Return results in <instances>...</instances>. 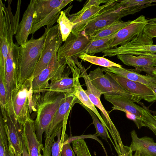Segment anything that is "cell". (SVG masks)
I'll return each instance as SVG.
<instances>
[{"label":"cell","mask_w":156,"mask_h":156,"mask_svg":"<svg viewBox=\"0 0 156 156\" xmlns=\"http://www.w3.org/2000/svg\"><path fill=\"white\" fill-rule=\"evenodd\" d=\"M144 27L143 32L148 38L153 39L156 37V18L150 19Z\"/></svg>","instance_id":"cell-35"},{"label":"cell","mask_w":156,"mask_h":156,"mask_svg":"<svg viewBox=\"0 0 156 156\" xmlns=\"http://www.w3.org/2000/svg\"><path fill=\"white\" fill-rule=\"evenodd\" d=\"M115 0L87 1L83 8L76 13L69 14L71 6L65 11L66 15L74 25L71 33L77 34L84 31L87 24L99 14L104 8Z\"/></svg>","instance_id":"cell-5"},{"label":"cell","mask_w":156,"mask_h":156,"mask_svg":"<svg viewBox=\"0 0 156 156\" xmlns=\"http://www.w3.org/2000/svg\"><path fill=\"white\" fill-rule=\"evenodd\" d=\"M23 138L29 156H42L41 144L37 138L34 127V121L27 120L23 126Z\"/></svg>","instance_id":"cell-19"},{"label":"cell","mask_w":156,"mask_h":156,"mask_svg":"<svg viewBox=\"0 0 156 156\" xmlns=\"http://www.w3.org/2000/svg\"><path fill=\"white\" fill-rule=\"evenodd\" d=\"M149 75L156 78V70L153 71Z\"/></svg>","instance_id":"cell-46"},{"label":"cell","mask_w":156,"mask_h":156,"mask_svg":"<svg viewBox=\"0 0 156 156\" xmlns=\"http://www.w3.org/2000/svg\"><path fill=\"white\" fill-rule=\"evenodd\" d=\"M104 98L113 105L112 110H119L125 113L127 112L135 115L140 120L143 121L144 117L143 107L135 104L129 99L120 96H104Z\"/></svg>","instance_id":"cell-20"},{"label":"cell","mask_w":156,"mask_h":156,"mask_svg":"<svg viewBox=\"0 0 156 156\" xmlns=\"http://www.w3.org/2000/svg\"><path fill=\"white\" fill-rule=\"evenodd\" d=\"M103 70L111 72L117 75L126 78L131 81L148 85L152 82H156V78L150 75L141 74L133 69H128L113 66L103 68Z\"/></svg>","instance_id":"cell-23"},{"label":"cell","mask_w":156,"mask_h":156,"mask_svg":"<svg viewBox=\"0 0 156 156\" xmlns=\"http://www.w3.org/2000/svg\"><path fill=\"white\" fill-rule=\"evenodd\" d=\"M61 128V126L58 127L50 137L46 138L44 146L43 145L41 147V151L43 152L42 156H51L52 144L55 140L54 138L57 136L59 130Z\"/></svg>","instance_id":"cell-34"},{"label":"cell","mask_w":156,"mask_h":156,"mask_svg":"<svg viewBox=\"0 0 156 156\" xmlns=\"http://www.w3.org/2000/svg\"><path fill=\"white\" fill-rule=\"evenodd\" d=\"M5 151L2 143L0 140V156H6Z\"/></svg>","instance_id":"cell-43"},{"label":"cell","mask_w":156,"mask_h":156,"mask_svg":"<svg viewBox=\"0 0 156 156\" xmlns=\"http://www.w3.org/2000/svg\"><path fill=\"white\" fill-rule=\"evenodd\" d=\"M65 0H35L32 25L48 16L55 8L61 5Z\"/></svg>","instance_id":"cell-22"},{"label":"cell","mask_w":156,"mask_h":156,"mask_svg":"<svg viewBox=\"0 0 156 156\" xmlns=\"http://www.w3.org/2000/svg\"><path fill=\"white\" fill-rule=\"evenodd\" d=\"M76 103L82 104L74 92L66 93L65 96L62 99L51 122L44 131V138L50 137L61 124H63L61 136H64L70 112Z\"/></svg>","instance_id":"cell-10"},{"label":"cell","mask_w":156,"mask_h":156,"mask_svg":"<svg viewBox=\"0 0 156 156\" xmlns=\"http://www.w3.org/2000/svg\"><path fill=\"white\" fill-rule=\"evenodd\" d=\"M57 23L59 25L63 41H65L71 33L74 24L67 16L65 11H62Z\"/></svg>","instance_id":"cell-31"},{"label":"cell","mask_w":156,"mask_h":156,"mask_svg":"<svg viewBox=\"0 0 156 156\" xmlns=\"http://www.w3.org/2000/svg\"><path fill=\"white\" fill-rule=\"evenodd\" d=\"M80 72H78L73 73V75L76 76L75 82L74 94L81 102V105H84L91 110L98 116L103 125L106 127V125L103 118L99 114L95 106L91 102L87 95L80 84L79 78Z\"/></svg>","instance_id":"cell-26"},{"label":"cell","mask_w":156,"mask_h":156,"mask_svg":"<svg viewBox=\"0 0 156 156\" xmlns=\"http://www.w3.org/2000/svg\"><path fill=\"white\" fill-rule=\"evenodd\" d=\"M132 139L129 147L132 151H138L140 156H156V143L151 137L139 138L135 130L130 132Z\"/></svg>","instance_id":"cell-21"},{"label":"cell","mask_w":156,"mask_h":156,"mask_svg":"<svg viewBox=\"0 0 156 156\" xmlns=\"http://www.w3.org/2000/svg\"><path fill=\"white\" fill-rule=\"evenodd\" d=\"M7 34L9 50L5 68L6 104L9 100L12 91L16 85V72L19 48V45L17 43H13V34L12 31H7Z\"/></svg>","instance_id":"cell-9"},{"label":"cell","mask_w":156,"mask_h":156,"mask_svg":"<svg viewBox=\"0 0 156 156\" xmlns=\"http://www.w3.org/2000/svg\"><path fill=\"white\" fill-rule=\"evenodd\" d=\"M125 113L126 117L134 122L138 129H140L143 126H145L144 122L139 120L135 115L128 112Z\"/></svg>","instance_id":"cell-40"},{"label":"cell","mask_w":156,"mask_h":156,"mask_svg":"<svg viewBox=\"0 0 156 156\" xmlns=\"http://www.w3.org/2000/svg\"><path fill=\"white\" fill-rule=\"evenodd\" d=\"M63 42L59 26L57 24L47 33L40 57L32 75L34 78L47 68L52 58L57 54Z\"/></svg>","instance_id":"cell-7"},{"label":"cell","mask_w":156,"mask_h":156,"mask_svg":"<svg viewBox=\"0 0 156 156\" xmlns=\"http://www.w3.org/2000/svg\"><path fill=\"white\" fill-rule=\"evenodd\" d=\"M154 118L156 119V116H154Z\"/></svg>","instance_id":"cell-48"},{"label":"cell","mask_w":156,"mask_h":156,"mask_svg":"<svg viewBox=\"0 0 156 156\" xmlns=\"http://www.w3.org/2000/svg\"><path fill=\"white\" fill-rule=\"evenodd\" d=\"M114 35L102 39L91 40L80 53L84 52L93 56L96 53L103 52L108 49L109 41Z\"/></svg>","instance_id":"cell-28"},{"label":"cell","mask_w":156,"mask_h":156,"mask_svg":"<svg viewBox=\"0 0 156 156\" xmlns=\"http://www.w3.org/2000/svg\"><path fill=\"white\" fill-rule=\"evenodd\" d=\"M88 75L93 85L104 96H122L138 103L141 100L125 90L100 67L90 71Z\"/></svg>","instance_id":"cell-6"},{"label":"cell","mask_w":156,"mask_h":156,"mask_svg":"<svg viewBox=\"0 0 156 156\" xmlns=\"http://www.w3.org/2000/svg\"><path fill=\"white\" fill-rule=\"evenodd\" d=\"M35 0H31L18 26L15 38L20 46L24 47L30 34L33 23L34 5Z\"/></svg>","instance_id":"cell-18"},{"label":"cell","mask_w":156,"mask_h":156,"mask_svg":"<svg viewBox=\"0 0 156 156\" xmlns=\"http://www.w3.org/2000/svg\"><path fill=\"white\" fill-rule=\"evenodd\" d=\"M68 75L67 73H64L62 76L53 78L44 92L50 90L65 93H73L76 76L73 75V77L70 78Z\"/></svg>","instance_id":"cell-24"},{"label":"cell","mask_w":156,"mask_h":156,"mask_svg":"<svg viewBox=\"0 0 156 156\" xmlns=\"http://www.w3.org/2000/svg\"><path fill=\"white\" fill-rule=\"evenodd\" d=\"M105 56H114L119 54L149 56L156 54V45L140 44L129 42L119 47L106 50L102 52Z\"/></svg>","instance_id":"cell-16"},{"label":"cell","mask_w":156,"mask_h":156,"mask_svg":"<svg viewBox=\"0 0 156 156\" xmlns=\"http://www.w3.org/2000/svg\"><path fill=\"white\" fill-rule=\"evenodd\" d=\"M87 90H85L90 99L94 105L100 110L106 125V127L111 134L116 147L115 150H119L123 147L124 144L118 131L111 120L108 112L105 108L100 100L101 92L93 85L87 76L83 77Z\"/></svg>","instance_id":"cell-8"},{"label":"cell","mask_w":156,"mask_h":156,"mask_svg":"<svg viewBox=\"0 0 156 156\" xmlns=\"http://www.w3.org/2000/svg\"><path fill=\"white\" fill-rule=\"evenodd\" d=\"M35 39L32 36L24 47L19 46V56L16 72V85L22 84L32 76L40 57L47 33Z\"/></svg>","instance_id":"cell-3"},{"label":"cell","mask_w":156,"mask_h":156,"mask_svg":"<svg viewBox=\"0 0 156 156\" xmlns=\"http://www.w3.org/2000/svg\"><path fill=\"white\" fill-rule=\"evenodd\" d=\"M7 31L5 16L0 6V68L5 69L9 50Z\"/></svg>","instance_id":"cell-25"},{"label":"cell","mask_w":156,"mask_h":156,"mask_svg":"<svg viewBox=\"0 0 156 156\" xmlns=\"http://www.w3.org/2000/svg\"><path fill=\"white\" fill-rule=\"evenodd\" d=\"M62 128L59 130L57 136V139L56 141L53 142L51 145V153L52 156H60L61 149L64 141H62L60 138L62 133Z\"/></svg>","instance_id":"cell-37"},{"label":"cell","mask_w":156,"mask_h":156,"mask_svg":"<svg viewBox=\"0 0 156 156\" xmlns=\"http://www.w3.org/2000/svg\"><path fill=\"white\" fill-rule=\"evenodd\" d=\"M0 140L2 143L5 151L9 153L8 138L5 129L4 122L1 114L0 115Z\"/></svg>","instance_id":"cell-38"},{"label":"cell","mask_w":156,"mask_h":156,"mask_svg":"<svg viewBox=\"0 0 156 156\" xmlns=\"http://www.w3.org/2000/svg\"><path fill=\"white\" fill-rule=\"evenodd\" d=\"M118 59L125 65L135 68L136 72L144 71L149 75L156 68V57L153 56H135L128 54L117 55Z\"/></svg>","instance_id":"cell-17"},{"label":"cell","mask_w":156,"mask_h":156,"mask_svg":"<svg viewBox=\"0 0 156 156\" xmlns=\"http://www.w3.org/2000/svg\"><path fill=\"white\" fill-rule=\"evenodd\" d=\"M38 93L36 101L37 117L34 127L37 139L41 144L43 133L51 122L66 93L47 90Z\"/></svg>","instance_id":"cell-2"},{"label":"cell","mask_w":156,"mask_h":156,"mask_svg":"<svg viewBox=\"0 0 156 156\" xmlns=\"http://www.w3.org/2000/svg\"><path fill=\"white\" fill-rule=\"evenodd\" d=\"M131 22V20L125 22L120 20L99 31L94 34L88 37L89 38L93 40L102 39L110 36L116 34L120 30L129 24Z\"/></svg>","instance_id":"cell-27"},{"label":"cell","mask_w":156,"mask_h":156,"mask_svg":"<svg viewBox=\"0 0 156 156\" xmlns=\"http://www.w3.org/2000/svg\"><path fill=\"white\" fill-rule=\"evenodd\" d=\"M133 156H140L139 152L138 151H136Z\"/></svg>","instance_id":"cell-47"},{"label":"cell","mask_w":156,"mask_h":156,"mask_svg":"<svg viewBox=\"0 0 156 156\" xmlns=\"http://www.w3.org/2000/svg\"><path fill=\"white\" fill-rule=\"evenodd\" d=\"M72 143L73 150L77 156H92L83 139H76Z\"/></svg>","instance_id":"cell-32"},{"label":"cell","mask_w":156,"mask_h":156,"mask_svg":"<svg viewBox=\"0 0 156 156\" xmlns=\"http://www.w3.org/2000/svg\"><path fill=\"white\" fill-rule=\"evenodd\" d=\"M9 153L10 154V156H15L13 152L12 151V148L10 147H9Z\"/></svg>","instance_id":"cell-45"},{"label":"cell","mask_w":156,"mask_h":156,"mask_svg":"<svg viewBox=\"0 0 156 156\" xmlns=\"http://www.w3.org/2000/svg\"><path fill=\"white\" fill-rule=\"evenodd\" d=\"M32 76L22 84L16 85L12 91L9 101L5 106L7 115H13L23 126L30 119V113L36 110V94H34Z\"/></svg>","instance_id":"cell-1"},{"label":"cell","mask_w":156,"mask_h":156,"mask_svg":"<svg viewBox=\"0 0 156 156\" xmlns=\"http://www.w3.org/2000/svg\"><path fill=\"white\" fill-rule=\"evenodd\" d=\"M105 71L122 87L133 95L149 102L156 101V95L146 85L131 81L111 72Z\"/></svg>","instance_id":"cell-15"},{"label":"cell","mask_w":156,"mask_h":156,"mask_svg":"<svg viewBox=\"0 0 156 156\" xmlns=\"http://www.w3.org/2000/svg\"><path fill=\"white\" fill-rule=\"evenodd\" d=\"M68 138V135L65 133L60 156H76L71 146L70 143L67 141Z\"/></svg>","instance_id":"cell-39"},{"label":"cell","mask_w":156,"mask_h":156,"mask_svg":"<svg viewBox=\"0 0 156 156\" xmlns=\"http://www.w3.org/2000/svg\"><path fill=\"white\" fill-rule=\"evenodd\" d=\"M148 22V20L143 15L132 21L129 24L114 34L109 41L108 49L123 45L138 36Z\"/></svg>","instance_id":"cell-14"},{"label":"cell","mask_w":156,"mask_h":156,"mask_svg":"<svg viewBox=\"0 0 156 156\" xmlns=\"http://www.w3.org/2000/svg\"><path fill=\"white\" fill-rule=\"evenodd\" d=\"M146 85L148 87L150 88L156 95V82H152L149 84Z\"/></svg>","instance_id":"cell-44"},{"label":"cell","mask_w":156,"mask_h":156,"mask_svg":"<svg viewBox=\"0 0 156 156\" xmlns=\"http://www.w3.org/2000/svg\"><path fill=\"white\" fill-rule=\"evenodd\" d=\"M119 156H133V152L130 150L129 147L125 146L124 151L123 153Z\"/></svg>","instance_id":"cell-41"},{"label":"cell","mask_w":156,"mask_h":156,"mask_svg":"<svg viewBox=\"0 0 156 156\" xmlns=\"http://www.w3.org/2000/svg\"><path fill=\"white\" fill-rule=\"evenodd\" d=\"M22 147L23 150L22 156H29L23 139L22 141Z\"/></svg>","instance_id":"cell-42"},{"label":"cell","mask_w":156,"mask_h":156,"mask_svg":"<svg viewBox=\"0 0 156 156\" xmlns=\"http://www.w3.org/2000/svg\"><path fill=\"white\" fill-rule=\"evenodd\" d=\"M144 119L143 122L145 127L151 130L156 136V119L152 115L150 110L144 105L143 106Z\"/></svg>","instance_id":"cell-33"},{"label":"cell","mask_w":156,"mask_h":156,"mask_svg":"<svg viewBox=\"0 0 156 156\" xmlns=\"http://www.w3.org/2000/svg\"><path fill=\"white\" fill-rule=\"evenodd\" d=\"M1 112L5 123L8 146L12 148L15 156H22L23 126L13 115H7L5 110Z\"/></svg>","instance_id":"cell-13"},{"label":"cell","mask_w":156,"mask_h":156,"mask_svg":"<svg viewBox=\"0 0 156 156\" xmlns=\"http://www.w3.org/2000/svg\"><path fill=\"white\" fill-rule=\"evenodd\" d=\"M57 56V54L52 58L47 68L33 79L32 87L34 94L44 92L47 88L49 80L64 74L67 64L66 62L58 61Z\"/></svg>","instance_id":"cell-12"},{"label":"cell","mask_w":156,"mask_h":156,"mask_svg":"<svg viewBox=\"0 0 156 156\" xmlns=\"http://www.w3.org/2000/svg\"><path fill=\"white\" fill-rule=\"evenodd\" d=\"M78 57L84 61H86L92 64L105 68H109L113 66L119 68L122 67L121 65L104 57L91 55L84 52L81 53Z\"/></svg>","instance_id":"cell-30"},{"label":"cell","mask_w":156,"mask_h":156,"mask_svg":"<svg viewBox=\"0 0 156 156\" xmlns=\"http://www.w3.org/2000/svg\"><path fill=\"white\" fill-rule=\"evenodd\" d=\"M91 40L84 31L77 34L71 33L58 51L57 60L66 62L67 59L78 57Z\"/></svg>","instance_id":"cell-11"},{"label":"cell","mask_w":156,"mask_h":156,"mask_svg":"<svg viewBox=\"0 0 156 156\" xmlns=\"http://www.w3.org/2000/svg\"><path fill=\"white\" fill-rule=\"evenodd\" d=\"M153 2H156V0H123L120 1L119 4L124 8L142 6L148 4H151Z\"/></svg>","instance_id":"cell-36"},{"label":"cell","mask_w":156,"mask_h":156,"mask_svg":"<svg viewBox=\"0 0 156 156\" xmlns=\"http://www.w3.org/2000/svg\"><path fill=\"white\" fill-rule=\"evenodd\" d=\"M120 0H115L103 8L96 17L86 27L84 31L89 37L127 15L133 14L149 7L148 4L124 8L120 5Z\"/></svg>","instance_id":"cell-4"},{"label":"cell","mask_w":156,"mask_h":156,"mask_svg":"<svg viewBox=\"0 0 156 156\" xmlns=\"http://www.w3.org/2000/svg\"><path fill=\"white\" fill-rule=\"evenodd\" d=\"M82 106L88 112L92 118V124L94 125L96 131V133L95 134L97 136H100L103 139L105 140L108 144L109 143L107 139L108 138H109L115 149V146L111 139L106 127L100 122L98 116L91 110L84 105H82Z\"/></svg>","instance_id":"cell-29"}]
</instances>
